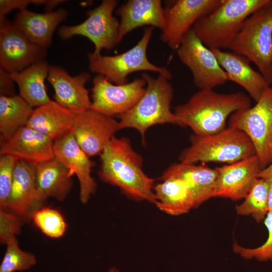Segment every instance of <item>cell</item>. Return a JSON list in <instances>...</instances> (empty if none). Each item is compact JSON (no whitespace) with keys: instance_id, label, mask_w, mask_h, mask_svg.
I'll return each instance as SVG.
<instances>
[{"instance_id":"cell-1","label":"cell","mask_w":272,"mask_h":272,"mask_svg":"<svg viewBox=\"0 0 272 272\" xmlns=\"http://www.w3.org/2000/svg\"><path fill=\"white\" fill-rule=\"evenodd\" d=\"M100 157L98 175L102 181L117 187L130 200L156 203L154 179L144 172L143 159L128 138L114 137Z\"/></svg>"},{"instance_id":"cell-2","label":"cell","mask_w":272,"mask_h":272,"mask_svg":"<svg viewBox=\"0 0 272 272\" xmlns=\"http://www.w3.org/2000/svg\"><path fill=\"white\" fill-rule=\"evenodd\" d=\"M251 107L250 98L242 92L219 93L200 90L185 103L174 108L181 126H188L198 136L211 135L224 129L229 116Z\"/></svg>"},{"instance_id":"cell-3","label":"cell","mask_w":272,"mask_h":272,"mask_svg":"<svg viewBox=\"0 0 272 272\" xmlns=\"http://www.w3.org/2000/svg\"><path fill=\"white\" fill-rule=\"evenodd\" d=\"M142 77L146 81L145 93L131 109L118 116V128L136 129L145 145L146 132L151 126L165 123L180 124L171 110L174 91L170 80L162 75L154 78L146 73Z\"/></svg>"},{"instance_id":"cell-4","label":"cell","mask_w":272,"mask_h":272,"mask_svg":"<svg viewBox=\"0 0 272 272\" xmlns=\"http://www.w3.org/2000/svg\"><path fill=\"white\" fill-rule=\"evenodd\" d=\"M271 0H222L210 14L192 28L198 38L210 49L228 48L245 20Z\"/></svg>"},{"instance_id":"cell-5","label":"cell","mask_w":272,"mask_h":272,"mask_svg":"<svg viewBox=\"0 0 272 272\" xmlns=\"http://www.w3.org/2000/svg\"><path fill=\"white\" fill-rule=\"evenodd\" d=\"M190 146L180 154V162H218L228 164L256 156L255 148L243 131L230 126L215 134L191 135Z\"/></svg>"},{"instance_id":"cell-6","label":"cell","mask_w":272,"mask_h":272,"mask_svg":"<svg viewBox=\"0 0 272 272\" xmlns=\"http://www.w3.org/2000/svg\"><path fill=\"white\" fill-rule=\"evenodd\" d=\"M228 49L253 62L272 85V0L245 20Z\"/></svg>"},{"instance_id":"cell-7","label":"cell","mask_w":272,"mask_h":272,"mask_svg":"<svg viewBox=\"0 0 272 272\" xmlns=\"http://www.w3.org/2000/svg\"><path fill=\"white\" fill-rule=\"evenodd\" d=\"M154 29L152 27H146L138 42L129 50L119 54L108 56L88 53L90 71L105 76L116 85L127 83L129 75L140 71L157 73L169 80L171 79L172 75L168 69L153 64L148 58L147 48Z\"/></svg>"},{"instance_id":"cell-8","label":"cell","mask_w":272,"mask_h":272,"mask_svg":"<svg viewBox=\"0 0 272 272\" xmlns=\"http://www.w3.org/2000/svg\"><path fill=\"white\" fill-rule=\"evenodd\" d=\"M256 102L253 107L232 113L229 126L248 135L262 169L272 162V88H267Z\"/></svg>"},{"instance_id":"cell-9","label":"cell","mask_w":272,"mask_h":272,"mask_svg":"<svg viewBox=\"0 0 272 272\" xmlns=\"http://www.w3.org/2000/svg\"><path fill=\"white\" fill-rule=\"evenodd\" d=\"M117 0H104L97 7L87 11L88 18L74 26H63L58 31L60 38L67 40L74 36L87 37L94 45V54L103 49L109 50L118 43L119 22L113 16Z\"/></svg>"},{"instance_id":"cell-10","label":"cell","mask_w":272,"mask_h":272,"mask_svg":"<svg viewBox=\"0 0 272 272\" xmlns=\"http://www.w3.org/2000/svg\"><path fill=\"white\" fill-rule=\"evenodd\" d=\"M180 60L190 71L195 86L200 90L213 89L228 81L211 49L190 29L176 50Z\"/></svg>"},{"instance_id":"cell-11","label":"cell","mask_w":272,"mask_h":272,"mask_svg":"<svg viewBox=\"0 0 272 272\" xmlns=\"http://www.w3.org/2000/svg\"><path fill=\"white\" fill-rule=\"evenodd\" d=\"M90 109L113 117L131 109L145 93L146 81L142 77L122 85L113 84L105 76L97 74L92 80Z\"/></svg>"},{"instance_id":"cell-12","label":"cell","mask_w":272,"mask_h":272,"mask_svg":"<svg viewBox=\"0 0 272 272\" xmlns=\"http://www.w3.org/2000/svg\"><path fill=\"white\" fill-rule=\"evenodd\" d=\"M46 48L29 39L6 17H0V65L9 73L45 60Z\"/></svg>"},{"instance_id":"cell-13","label":"cell","mask_w":272,"mask_h":272,"mask_svg":"<svg viewBox=\"0 0 272 272\" xmlns=\"http://www.w3.org/2000/svg\"><path fill=\"white\" fill-rule=\"evenodd\" d=\"M222 0H178L164 9L165 27L160 39L176 50L186 33L200 18L217 8Z\"/></svg>"},{"instance_id":"cell-14","label":"cell","mask_w":272,"mask_h":272,"mask_svg":"<svg viewBox=\"0 0 272 272\" xmlns=\"http://www.w3.org/2000/svg\"><path fill=\"white\" fill-rule=\"evenodd\" d=\"M118 130V121L90 109L76 114L72 132L81 148L91 158L100 155Z\"/></svg>"},{"instance_id":"cell-15","label":"cell","mask_w":272,"mask_h":272,"mask_svg":"<svg viewBox=\"0 0 272 272\" xmlns=\"http://www.w3.org/2000/svg\"><path fill=\"white\" fill-rule=\"evenodd\" d=\"M53 151L54 157L69 170L70 175H76L80 184V201L87 203L97 188L91 175L95 163L81 148L72 131L54 142Z\"/></svg>"},{"instance_id":"cell-16","label":"cell","mask_w":272,"mask_h":272,"mask_svg":"<svg viewBox=\"0 0 272 272\" xmlns=\"http://www.w3.org/2000/svg\"><path fill=\"white\" fill-rule=\"evenodd\" d=\"M45 200L38 189L36 165L18 160L8 209L26 220L31 219L33 214L42 207Z\"/></svg>"},{"instance_id":"cell-17","label":"cell","mask_w":272,"mask_h":272,"mask_svg":"<svg viewBox=\"0 0 272 272\" xmlns=\"http://www.w3.org/2000/svg\"><path fill=\"white\" fill-rule=\"evenodd\" d=\"M217 176L214 197L244 199L261 170L256 156L215 168Z\"/></svg>"},{"instance_id":"cell-18","label":"cell","mask_w":272,"mask_h":272,"mask_svg":"<svg viewBox=\"0 0 272 272\" xmlns=\"http://www.w3.org/2000/svg\"><path fill=\"white\" fill-rule=\"evenodd\" d=\"M91 79L86 72L72 77L63 68L49 65L47 80L54 90L55 101L76 114L90 109L91 101L86 84Z\"/></svg>"},{"instance_id":"cell-19","label":"cell","mask_w":272,"mask_h":272,"mask_svg":"<svg viewBox=\"0 0 272 272\" xmlns=\"http://www.w3.org/2000/svg\"><path fill=\"white\" fill-rule=\"evenodd\" d=\"M54 142L27 125L6 141L1 142L0 155H9L33 164L54 158Z\"/></svg>"},{"instance_id":"cell-20","label":"cell","mask_w":272,"mask_h":272,"mask_svg":"<svg viewBox=\"0 0 272 272\" xmlns=\"http://www.w3.org/2000/svg\"><path fill=\"white\" fill-rule=\"evenodd\" d=\"M211 50L220 65L226 73L228 81L241 86L257 102L270 86L260 73L252 69L249 60L232 51L220 49Z\"/></svg>"},{"instance_id":"cell-21","label":"cell","mask_w":272,"mask_h":272,"mask_svg":"<svg viewBox=\"0 0 272 272\" xmlns=\"http://www.w3.org/2000/svg\"><path fill=\"white\" fill-rule=\"evenodd\" d=\"M116 14L120 17L118 42L134 29L145 26L165 27L164 8L160 0H129L118 7Z\"/></svg>"},{"instance_id":"cell-22","label":"cell","mask_w":272,"mask_h":272,"mask_svg":"<svg viewBox=\"0 0 272 272\" xmlns=\"http://www.w3.org/2000/svg\"><path fill=\"white\" fill-rule=\"evenodd\" d=\"M67 16V11L62 8L44 13L26 9L16 14L13 23L32 42L46 48L51 43L54 31Z\"/></svg>"},{"instance_id":"cell-23","label":"cell","mask_w":272,"mask_h":272,"mask_svg":"<svg viewBox=\"0 0 272 272\" xmlns=\"http://www.w3.org/2000/svg\"><path fill=\"white\" fill-rule=\"evenodd\" d=\"M217 173L215 169L179 162L169 166L159 179L179 177L187 182L195 204V209L214 197Z\"/></svg>"},{"instance_id":"cell-24","label":"cell","mask_w":272,"mask_h":272,"mask_svg":"<svg viewBox=\"0 0 272 272\" xmlns=\"http://www.w3.org/2000/svg\"><path fill=\"white\" fill-rule=\"evenodd\" d=\"M76 114L51 100L33 110L26 125L55 142L72 131Z\"/></svg>"},{"instance_id":"cell-25","label":"cell","mask_w":272,"mask_h":272,"mask_svg":"<svg viewBox=\"0 0 272 272\" xmlns=\"http://www.w3.org/2000/svg\"><path fill=\"white\" fill-rule=\"evenodd\" d=\"M154 186L155 203L162 212L171 216H179L195 209L189 187L183 178L169 177L159 179Z\"/></svg>"},{"instance_id":"cell-26","label":"cell","mask_w":272,"mask_h":272,"mask_svg":"<svg viewBox=\"0 0 272 272\" xmlns=\"http://www.w3.org/2000/svg\"><path fill=\"white\" fill-rule=\"evenodd\" d=\"M49 66L46 60H44L21 71L9 73L18 86L19 95L32 107H39L51 101L45 86Z\"/></svg>"},{"instance_id":"cell-27","label":"cell","mask_w":272,"mask_h":272,"mask_svg":"<svg viewBox=\"0 0 272 272\" xmlns=\"http://www.w3.org/2000/svg\"><path fill=\"white\" fill-rule=\"evenodd\" d=\"M36 168L37 185L43 198L63 201L73 185L69 170L55 158L36 164Z\"/></svg>"},{"instance_id":"cell-28","label":"cell","mask_w":272,"mask_h":272,"mask_svg":"<svg viewBox=\"0 0 272 272\" xmlns=\"http://www.w3.org/2000/svg\"><path fill=\"white\" fill-rule=\"evenodd\" d=\"M33 107L20 95L0 96L1 141L7 140L27 125Z\"/></svg>"},{"instance_id":"cell-29","label":"cell","mask_w":272,"mask_h":272,"mask_svg":"<svg viewBox=\"0 0 272 272\" xmlns=\"http://www.w3.org/2000/svg\"><path fill=\"white\" fill-rule=\"evenodd\" d=\"M269 187V181L258 178L244 201L236 206L237 214L241 216H251L258 223L264 221L268 212Z\"/></svg>"},{"instance_id":"cell-30","label":"cell","mask_w":272,"mask_h":272,"mask_svg":"<svg viewBox=\"0 0 272 272\" xmlns=\"http://www.w3.org/2000/svg\"><path fill=\"white\" fill-rule=\"evenodd\" d=\"M6 250L0 265V272H15L30 269L37 263L35 256L31 252L22 250L16 237L6 244Z\"/></svg>"},{"instance_id":"cell-31","label":"cell","mask_w":272,"mask_h":272,"mask_svg":"<svg viewBox=\"0 0 272 272\" xmlns=\"http://www.w3.org/2000/svg\"><path fill=\"white\" fill-rule=\"evenodd\" d=\"M31 219L35 226L50 238H60L66 230L67 224L63 216L54 209L42 207L33 214Z\"/></svg>"},{"instance_id":"cell-32","label":"cell","mask_w":272,"mask_h":272,"mask_svg":"<svg viewBox=\"0 0 272 272\" xmlns=\"http://www.w3.org/2000/svg\"><path fill=\"white\" fill-rule=\"evenodd\" d=\"M263 221L268 231V237L265 242L253 248L244 247L235 242L232 246L234 253L245 259H255L261 262L272 261V211L268 212Z\"/></svg>"},{"instance_id":"cell-33","label":"cell","mask_w":272,"mask_h":272,"mask_svg":"<svg viewBox=\"0 0 272 272\" xmlns=\"http://www.w3.org/2000/svg\"><path fill=\"white\" fill-rule=\"evenodd\" d=\"M18 160L11 155L0 156V210H8L14 172Z\"/></svg>"},{"instance_id":"cell-34","label":"cell","mask_w":272,"mask_h":272,"mask_svg":"<svg viewBox=\"0 0 272 272\" xmlns=\"http://www.w3.org/2000/svg\"><path fill=\"white\" fill-rule=\"evenodd\" d=\"M23 219L8 210H0V241L6 244L21 232Z\"/></svg>"},{"instance_id":"cell-35","label":"cell","mask_w":272,"mask_h":272,"mask_svg":"<svg viewBox=\"0 0 272 272\" xmlns=\"http://www.w3.org/2000/svg\"><path fill=\"white\" fill-rule=\"evenodd\" d=\"M30 4L39 5V0H1L0 17H6L7 14L15 9L19 11L26 9Z\"/></svg>"},{"instance_id":"cell-36","label":"cell","mask_w":272,"mask_h":272,"mask_svg":"<svg viewBox=\"0 0 272 272\" xmlns=\"http://www.w3.org/2000/svg\"><path fill=\"white\" fill-rule=\"evenodd\" d=\"M1 95L11 96L15 93L14 82L11 78L9 73L0 67Z\"/></svg>"},{"instance_id":"cell-37","label":"cell","mask_w":272,"mask_h":272,"mask_svg":"<svg viewBox=\"0 0 272 272\" xmlns=\"http://www.w3.org/2000/svg\"><path fill=\"white\" fill-rule=\"evenodd\" d=\"M257 177L272 182V162L259 171Z\"/></svg>"},{"instance_id":"cell-38","label":"cell","mask_w":272,"mask_h":272,"mask_svg":"<svg viewBox=\"0 0 272 272\" xmlns=\"http://www.w3.org/2000/svg\"><path fill=\"white\" fill-rule=\"evenodd\" d=\"M269 182V187L268 194V212L272 211V182Z\"/></svg>"},{"instance_id":"cell-39","label":"cell","mask_w":272,"mask_h":272,"mask_svg":"<svg viewBox=\"0 0 272 272\" xmlns=\"http://www.w3.org/2000/svg\"><path fill=\"white\" fill-rule=\"evenodd\" d=\"M108 272H119V271L116 267H111L109 269Z\"/></svg>"}]
</instances>
